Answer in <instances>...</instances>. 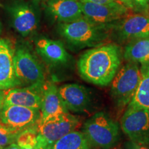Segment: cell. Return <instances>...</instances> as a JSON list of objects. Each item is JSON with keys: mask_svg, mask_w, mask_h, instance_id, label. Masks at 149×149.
<instances>
[{"mask_svg": "<svg viewBox=\"0 0 149 149\" xmlns=\"http://www.w3.org/2000/svg\"><path fill=\"white\" fill-rule=\"evenodd\" d=\"M2 126V124H0V126Z\"/></svg>", "mask_w": 149, "mask_h": 149, "instance_id": "1f68e13d", "label": "cell"}, {"mask_svg": "<svg viewBox=\"0 0 149 149\" xmlns=\"http://www.w3.org/2000/svg\"><path fill=\"white\" fill-rule=\"evenodd\" d=\"M1 32V24H0V33Z\"/></svg>", "mask_w": 149, "mask_h": 149, "instance_id": "f546056e", "label": "cell"}, {"mask_svg": "<svg viewBox=\"0 0 149 149\" xmlns=\"http://www.w3.org/2000/svg\"><path fill=\"white\" fill-rule=\"evenodd\" d=\"M21 131L11 130L4 126H0V146L5 147L15 143L19 134Z\"/></svg>", "mask_w": 149, "mask_h": 149, "instance_id": "7402d4cb", "label": "cell"}, {"mask_svg": "<svg viewBox=\"0 0 149 149\" xmlns=\"http://www.w3.org/2000/svg\"><path fill=\"white\" fill-rule=\"evenodd\" d=\"M5 98H6L5 91L1 90V89H0V113H1V111H2L3 107H4Z\"/></svg>", "mask_w": 149, "mask_h": 149, "instance_id": "4316f807", "label": "cell"}, {"mask_svg": "<svg viewBox=\"0 0 149 149\" xmlns=\"http://www.w3.org/2000/svg\"><path fill=\"white\" fill-rule=\"evenodd\" d=\"M43 87L26 86L5 91L4 105H17L40 110L42 106Z\"/></svg>", "mask_w": 149, "mask_h": 149, "instance_id": "5bb4252c", "label": "cell"}, {"mask_svg": "<svg viewBox=\"0 0 149 149\" xmlns=\"http://www.w3.org/2000/svg\"><path fill=\"white\" fill-rule=\"evenodd\" d=\"M141 79L128 106L149 109V61L141 63Z\"/></svg>", "mask_w": 149, "mask_h": 149, "instance_id": "ac0fdd59", "label": "cell"}, {"mask_svg": "<svg viewBox=\"0 0 149 149\" xmlns=\"http://www.w3.org/2000/svg\"><path fill=\"white\" fill-rule=\"evenodd\" d=\"M2 149H22V148L19 146L16 143H13V144L8 145V146L3 147Z\"/></svg>", "mask_w": 149, "mask_h": 149, "instance_id": "83f0119b", "label": "cell"}, {"mask_svg": "<svg viewBox=\"0 0 149 149\" xmlns=\"http://www.w3.org/2000/svg\"><path fill=\"white\" fill-rule=\"evenodd\" d=\"M48 149H92L82 131L74 130L57 140Z\"/></svg>", "mask_w": 149, "mask_h": 149, "instance_id": "ffe728a7", "label": "cell"}, {"mask_svg": "<svg viewBox=\"0 0 149 149\" xmlns=\"http://www.w3.org/2000/svg\"><path fill=\"white\" fill-rule=\"evenodd\" d=\"M134 10L146 13L149 9V0H132Z\"/></svg>", "mask_w": 149, "mask_h": 149, "instance_id": "603a6c76", "label": "cell"}, {"mask_svg": "<svg viewBox=\"0 0 149 149\" xmlns=\"http://www.w3.org/2000/svg\"><path fill=\"white\" fill-rule=\"evenodd\" d=\"M82 132L92 149H110L120 138L118 123L104 112L89 118L84 124Z\"/></svg>", "mask_w": 149, "mask_h": 149, "instance_id": "7a4b0ae2", "label": "cell"}, {"mask_svg": "<svg viewBox=\"0 0 149 149\" xmlns=\"http://www.w3.org/2000/svg\"><path fill=\"white\" fill-rule=\"evenodd\" d=\"M63 104L68 111L83 113L91 107L92 100L88 89L79 84H67L58 88Z\"/></svg>", "mask_w": 149, "mask_h": 149, "instance_id": "8fae6325", "label": "cell"}, {"mask_svg": "<svg viewBox=\"0 0 149 149\" xmlns=\"http://www.w3.org/2000/svg\"><path fill=\"white\" fill-rule=\"evenodd\" d=\"M67 113L69 111L63 104L57 86L52 82L44 84L39 122H46Z\"/></svg>", "mask_w": 149, "mask_h": 149, "instance_id": "4fadbf2b", "label": "cell"}, {"mask_svg": "<svg viewBox=\"0 0 149 149\" xmlns=\"http://www.w3.org/2000/svg\"><path fill=\"white\" fill-rule=\"evenodd\" d=\"M81 125L77 117L70 113L51 119L46 122L37 123V145L38 149H48L66 134L77 130Z\"/></svg>", "mask_w": 149, "mask_h": 149, "instance_id": "5b68a950", "label": "cell"}, {"mask_svg": "<svg viewBox=\"0 0 149 149\" xmlns=\"http://www.w3.org/2000/svg\"><path fill=\"white\" fill-rule=\"evenodd\" d=\"M40 118V110L17 105H4L0 113V124L18 131L35 125Z\"/></svg>", "mask_w": 149, "mask_h": 149, "instance_id": "9c48e42d", "label": "cell"}, {"mask_svg": "<svg viewBox=\"0 0 149 149\" xmlns=\"http://www.w3.org/2000/svg\"><path fill=\"white\" fill-rule=\"evenodd\" d=\"M35 47L37 53L51 64H61L68 61V54L62 43L59 41L42 38L37 41Z\"/></svg>", "mask_w": 149, "mask_h": 149, "instance_id": "e0dca14e", "label": "cell"}, {"mask_svg": "<svg viewBox=\"0 0 149 149\" xmlns=\"http://www.w3.org/2000/svg\"><path fill=\"white\" fill-rule=\"evenodd\" d=\"M83 17L98 26H111V24L121 20L128 15V8L120 2L113 4L80 1Z\"/></svg>", "mask_w": 149, "mask_h": 149, "instance_id": "ba28073f", "label": "cell"}, {"mask_svg": "<svg viewBox=\"0 0 149 149\" xmlns=\"http://www.w3.org/2000/svg\"><path fill=\"white\" fill-rule=\"evenodd\" d=\"M10 12L15 29L22 36H27L37 29V15L28 3H15L10 8Z\"/></svg>", "mask_w": 149, "mask_h": 149, "instance_id": "9a60e30c", "label": "cell"}, {"mask_svg": "<svg viewBox=\"0 0 149 149\" xmlns=\"http://www.w3.org/2000/svg\"><path fill=\"white\" fill-rule=\"evenodd\" d=\"M117 1L122 3L124 6H125L126 7H127L128 9H131V10H134V6L132 0H116Z\"/></svg>", "mask_w": 149, "mask_h": 149, "instance_id": "484cf974", "label": "cell"}, {"mask_svg": "<svg viewBox=\"0 0 149 149\" xmlns=\"http://www.w3.org/2000/svg\"><path fill=\"white\" fill-rule=\"evenodd\" d=\"M117 149H121V148H117Z\"/></svg>", "mask_w": 149, "mask_h": 149, "instance_id": "836d02e7", "label": "cell"}, {"mask_svg": "<svg viewBox=\"0 0 149 149\" xmlns=\"http://www.w3.org/2000/svg\"><path fill=\"white\" fill-rule=\"evenodd\" d=\"M3 148V147H1V146H0V149H2Z\"/></svg>", "mask_w": 149, "mask_h": 149, "instance_id": "4dcf8cb0", "label": "cell"}, {"mask_svg": "<svg viewBox=\"0 0 149 149\" xmlns=\"http://www.w3.org/2000/svg\"><path fill=\"white\" fill-rule=\"evenodd\" d=\"M22 149H38L36 148H22Z\"/></svg>", "mask_w": 149, "mask_h": 149, "instance_id": "f1b7e54d", "label": "cell"}, {"mask_svg": "<svg viewBox=\"0 0 149 149\" xmlns=\"http://www.w3.org/2000/svg\"><path fill=\"white\" fill-rule=\"evenodd\" d=\"M126 149H149V145L129 141L125 144Z\"/></svg>", "mask_w": 149, "mask_h": 149, "instance_id": "cb8c5ba5", "label": "cell"}, {"mask_svg": "<svg viewBox=\"0 0 149 149\" xmlns=\"http://www.w3.org/2000/svg\"><path fill=\"white\" fill-rule=\"evenodd\" d=\"M121 128L130 141L149 145V109L127 106Z\"/></svg>", "mask_w": 149, "mask_h": 149, "instance_id": "8992f818", "label": "cell"}, {"mask_svg": "<svg viewBox=\"0 0 149 149\" xmlns=\"http://www.w3.org/2000/svg\"><path fill=\"white\" fill-rule=\"evenodd\" d=\"M124 57L128 61L144 63L149 61V38L130 42L126 46Z\"/></svg>", "mask_w": 149, "mask_h": 149, "instance_id": "d6986e66", "label": "cell"}, {"mask_svg": "<svg viewBox=\"0 0 149 149\" xmlns=\"http://www.w3.org/2000/svg\"><path fill=\"white\" fill-rule=\"evenodd\" d=\"M0 6H1V4H0Z\"/></svg>", "mask_w": 149, "mask_h": 149, "instance_id": "d6a6232c", "label": "cell"}, {"mask_svg": "<svg viewBox=\"0 0 149 149\" xmlns=\"http://www.w3.org/2000/svg\"><path fill=\"white\" fill-rule=\"evenodd\" d=\"M15 53L8 40L0 39V89L8 90L22 86L15 74Z\"/></svg>", "mask_w": 149, "mask_h": 149, "instance_id": "7c38bea8", "label": "cell"}, {"mask_svg": "<svg viewBox=\"0 0 149 149\" xmlns=\"http://www.w3.org/2000/svg\"><path fill=\"white\" fill-rule=\"evenodd\" d=\"M46 10L61 23H67L83 17L79 0H46Z\"/></svg>", "mask_w": 149, "mask_h": 149, "instance_id": "2e32d148", "label": "cell"}, {"mask_svg": "<svg viewBox=\"0 0 149 149\" xmlns=\"http://www.w3.org/2000/svg\"><path fill=\"white\" fill-rule=\"evenodd\" d=\"M15 74L22 85L43 87L45 77L40 63L29 50L19 48L14 55Z\"/></svg>", "mask_w": 149, "mask_h": 149, "instance_id": "52a82bcc", "label": "cell"}, {"mask_svg": "<svg viewBox=\"0 0 149 149\" xmlns=\"http://www.w3.org/2000/svg\"><path fill=\"white\" fill-rule=\"evenodd\" d=\"M79 1H87V2L97 3V4H113L118 1L116 0H79Z\"/></svg>", "mask_w": 149, "mask_h": 149, "instance_id": "d4e9b609", "label": "cell"}, {"mask_svg": "<svg viewBox=\"0 0 149 149\" xmlns=\"http://www.w3.org/2000/svg\"><path fill=\"white\" fill-rule=\"evenodd\" d=\"M36 125L24 129L20 132L16 140V144L22 148H35L37 145V131Z\"/></svg>", "mask_w": 149, "mask_h": 149, "instance_id": "44dd1931", "label": "cell"}, {"mask_svg": "<svg viewBox=\"0 0 149 149\" xmlns=\"http://www.w3.org/2000/svg\"><path fill=\"white\" fill-rule=\"evenodd\" d=\"M109 28L111 26L95 25L84 17L59 26L60 34L72 45L80 47L100 46L107 40Z\"/></svg>", "mask_w": 149, "mask_h": 149, "instance_id": "3957f363", "label": "cell"}, {"mask_svg": "<svg viewBox=\"0 0 149 149\" xmlns=\"http://www.w3.org/2000/svg\"><path fill=\"white\" fill-rule=\"evenodd\" d=\"M122 53L118 46L107 44L86 51L79 57L77 69L79 75L87 82L106 86L120 68Z\"/></svg>", "mask_w": 149, "mask_h": 149, "instance_id": "6da1fadb", "label": "cell"}, {"mask_svg": "<svg viewBox=\"0 0 149 149\" xmlns=\"http://www.w3.org/2000/svg\"><path fill=\"white\" fill-rule=\"evenodd\" d=\"M115 31L121 41L149 38V17L143 14L127 15L117 24Z\"/></svg>", "mask_w": 149, "mask_h": 149, "instance_id": "30bf717a", "label": "cell"}, {"mask_svg": "<svg viewBox=\"0 0 149 149\" xmlns=\"http://www.w3.org/2000/svg\"><path fill=\"white\" fill-rule=\"evenodd\" d=\"M141 79L138 63L129 62L119 69L111 81V95L116 107L123 109L131 101Z\"/></svg>", "mask_w": 149, "mask_h": 149, "instance_id": "277c9868", "label": "cell"}]
</instances>
